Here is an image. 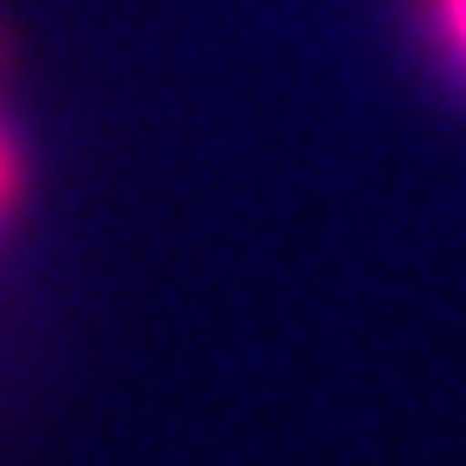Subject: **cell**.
I'll use <instances>...</instances> for the list:
<instances>
[{"mask_svg": "<svg viewBox=\"0 0 466 466\" xmlns=\"http://www.w3.org/2000/svg\"><path fill=\"white\" fill-rule=\"evenodd\" d=\"M19 202V152H13V133H6V120H0V215Z\"/></svg>", "mask_w": 466, "mask_h": 466, "instance_id": "cell-2", "label": "cell"}, {"mask_svg": "<svg viewBox=\"0 0 466 466\" xmlns=\"http://www.w3.org/2000/svg\"><path fill=\"white\" fill-rule=\"evenodd\" d=\"M422 13H429L435 45L454 57V70L466 76V0H422Z\"/></svg>", "mask_w": 466, "mask_h": 466, "instance_id": "cell-1", "label": "cell"}]
</instances>
